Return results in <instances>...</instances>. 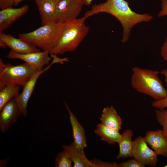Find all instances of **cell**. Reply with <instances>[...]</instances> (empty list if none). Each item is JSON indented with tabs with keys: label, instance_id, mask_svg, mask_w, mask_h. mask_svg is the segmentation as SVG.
Returning <instances> with one entry per match:
<instances>
[{
	"label": "cell",
	"instance_id": "cell-1",
	"mask_svg": "<svg viewBox=\"0 0 167 167\" xmlns=\"http://www.w3.org/2000/svg\"><path fill=\"white\" fill-rule=\"evenodd\" d=\"M101 13L110 14L120 22L123 28L121 42L127 41L131 32L134 26L141 22L152 20L153 17L148 14L137 13L131 10L128 2L125 0H107L104 2L92 5L91 10L87 11L84 17L86 19L94 15Z\"/></svg>",
	"mask_w": 167,
	"mask_h": 167
},
{
	"label": "cell",
	"instance_id": "cell-2",
	"mask_svg": "<svg viewBox=\"0 0 167 167\" xmlns=\"http://www.w3.org/2000/svg\"><path fill=\"white\" fill-rule=\"evenodd\" d=\"M157 71L135 66L132 68L131 84L138 92L150 96L154 101L167 96V91L159 76Z\"/></svg>",
	"mask_w": 167,
	"mask_h": 167
},
{
	"label": "cell",
	"instance_id": "cell-3",
	"mask_svg": "<svg viewBox=\"0 0 167 167\" xmlns=\"http://www.w3.org/2000/svg\"><path fill=\"white\" fill-rule=\"evenodd\" d=\"M86 19L84 16L63 23L60 39L49 52V54H63L75 50L89 31V27L85 24Z\"/></svg>",
	"mask_w": 167,
	"mask_h": 167
},
{
	"label": "cell",
	"instance_id": "cell-4",
	"mask_svg": "<svg viewBox=\"0 0 167 167\" xmlns=\"http://www.w3.org/2000/svg\"><path fill=\"white\" fill-rule=\"evenodd\" d=\"M62 24L53 21L31 32L20 33L18 37L43 51L49 52L60 39Z\"/></svg>",
	"mask_w": 167,
	"mask_h": 167
},
{
	"label": "cell",
	"instance_id": "cell-5",
	"mask_svg": "<svg viewBox=\"0 0 167 167\" xmlns=\"http://www.w3.org/2000/svg\"><path fill=\"white\" fill-rule=\"evenodd\" d=\"M39 71L26 62L15 66L6 64L0 59V89L8 85L22 87Z\"/></svg>",
	"mask_w": 167,
	"mask_h": 167
},
{
	"label": "cell",
	"instance_id": "cell-6",
	"mask_svg": "<svg viewBox=\"0 0 167 167\" xmlns=\"http://www.w3.org/2000/svg\"><path fill=\"white\" fill-rule=\"evenodd\" d=\"M52 57L53 60L51 63L45 68L36 73L23 87V90L21 93L14 98L21 114L24 116H26L27 115V108L28 103L39 77L42 74L49 69L54 64L56 63L63 64L64 63V59L63 58H59L55 55H52Z\"/></svg>",
	"mask_w": 167,
	"mask_h": 167
},
{
	"label": "cell",
	"instance_id": "cell-7",
	"mask_svg": "<svg viewBox=\"0 0 167 167\" xmlns=\"http://www.w3.org/2000/svg\"><path fill=\"white\" fill-rule=\"evenodd\" d=\"M148 144L144 137H137L133 141L132 158L145 166H156L158 163V155Z\"/></svg>",
	"mask_w": 167,
	"mask_h": 167
},
{
	"label": "cell",
	"instance_id": "cell-8",
	"mask_svg": "<svg viewBox=\"0 0 167 167\" xmlns=\"http://www.w3.org/2000/svg\"><path fill=\"white\" fill-rule=\"evenodd\" d=\"M84 5L81 0H59L54 21L63 23L77 19Z\"/></svg>",
	"mask_w": 167,
	"mask_h": 167
},
{
	"label": "cell",
	"instance_id": "cell-9",
	"mask_svg": "<svg viewBox=\"0 0 167 167\" xmlns=\"http://www.w3.org/2000/svg\"><path fill=\"white\" fill-rule=\"evenodd\" d=\"M48 51H43L25 54L16 53L11 50L6 55V57L10 59H17L21 60L38 70L43 69L44 66L48 65L52 58L49 55Z\"/></svg>",
	"mask_w": 167,
	"mask_h": 167
},
{
	"label": "cell",
	"instance_id": "cell-10",
	"mask_svg": "<svg viewBox=\"0 0 167 167\" xmlns=\"http://www.w3.org/2000/svg\"><path fill=\"white\" fill-rule=\"evenodd\" d=\"M0 111V129L4 133L17 121L21 113L14 98L6 103Z\"/></svg>",
	"mask_w": 167,
	"mask_h": 167
},
{
	"label": "cell",
	"instance_id": "cell-11",
	"mask_svg": "<svg viewBox=\"0 0 167 167\" xmlns=\"http://www.w3.org/2000/svg\"><path fill=\"white\" fill-rule=\"evenodd\" d=\"M0 41L4 43L11 50L18 53L25 54L41 51L40 49L28 42L2 32H0Z\"/></svg>",
	"mask_w": 167,
	"mask_h": 167
},
{
	"label": "cell",
	"instance_id": "cell-12",
	"mask_svg": "<svg viewBox=\"0 0 167 167\" xmlns=\"http://www.w3.org/2000/svg\"><path fill=\"white\" fill-rule=\"evenodd\" d=\"M144 138L148 144L158 155L167 157V138L162 130L148 131Z\"/></svg>",
	"mask_w": 167,
	"mask_h": 167
},
{
	"label": "cell",
	"instance_id": "cell-13",
	"mask_svg": "<svg viewBox=\"0 0 167 167\" xmlns=\"http://www.w3.org/2000/svg\"><path fill=\"white\" fill-rule=\"evenodd\" d=\"M29 8L25 4L18 8H8L0 11V32H2L14 22L25 15Z\"/></svg>",
	"mask_w": 167,
	"mask_h": 167
},
{
	"label": "cell",
	"instance_id": "cell-14",
	"mask_svg": "<svg viewBox=\"0 0 167 167\" xmlns=\"http://www.w3.org/2000/svg\"><path fill=\"white\" fill-rule=\"evenodd\" d=\"M64 104L69 114V118L72 131L73 143L76 148L81 152L87 146L86 139L84 128L73 113L70 110L66 102Z\"/></svg>",
	"mask_w": 167,
	"mask_h": 167
},
{
	"label": "cell",
	"instance_id": "cell-15",
	"mask_svg": "<svg viewBox=\"0 0 167 167\" xmlns=\"http://www.w3.org/2000/svg\"><path fill=\"white\" fill-rule=\"evenodd\" d=\"M37 7L43 25L54 21L57 5L59 0H34Z\"/></svg>",
	"mask_w": 167,
	"mask_h": 167
},
{
	"label": "cell",
	"instance_id": "cell-16",
	"mask_svg": "<svg viewBox=\"0 0 167 167\" xmlns=\"http://www.w3.org/2000/svg\"><path fill=\"white\" fill-rule=\"evenodd\" d=\"M100 119L101 123L105 126L119 131L122 129V118L112 105L103 108Z\"/></svg>",
	"mask_w": 167,
	"mask_h": 167
},
{
	"label": "cell",
	"instance_id": "cell-17",
	"mask_svg": "<svg viewBox=\"0 0 167 167\" xmlns=\"http://www.w3.org/2000/svg\"><path fill=\"white\" fill-rule=\"evenodd\" d=\"M74 163V167H94L91 161L89 160L84 152L78 150L73 142L70 145L62 146Z\"/></svg>",
	"mask_w": 167,
	"mask_h": 167
},
{
	"label": "cell",
	"instance_id": "cell-18",
	"mask_svg": "<svg viewBox=\"0 0 167 167\" xmlns=\"http://www.w3.org/2000/svg\"><path fill=\"white\" fill-rule=\"evenodd\" d=\"M134 135L132 130L127 129L121 134V139L118 143L119 147V152L116 159L132 158L133 141L132 137Z\"/></svg>",
	"mask_w": 167,
	"mask_h": 167
},
{
	"label": "cell",
	"instance_id": "cell-19",
	"mask_svg": "<svg viewBox=\"0 0 167 167\" xmlns=\"http://www.w3.org/2000/svg\"><path fill=\"white\" fill-rule=\"evenodd\" d=\"M94 132L100 137L101 140L104 141L111 145L118 143L121 137V134L119 131L105 126L101 123L97 125Z\"/></svg>",
	"mask_w": 167,
	"mask_h": 167
},
{
	"label": "cell",
	"instance_id": "cell-20",
	"mask_svg": "<svg viewBox=\"0 0 167 167\" xmlns=\"http://www.w3.org/2000/svg\"><path fill=\"white\" fill-rule=\"evenodd\" d=\"M19 90L18 85H8L0 89V110L6 103L18 95Z\"/></svg>",
	"mask_w": 167,
	"mask_h": 167
},
{
	"label": "cell",
	"instance_id": "cell-21",
	"mask_svg": "<svg viewBox=\"0 0 167 167\" xmlns=\"http://www.w3.org/2000/svg\"><path fill=\"white\" fill-rule=\"evenodd\" d=\"M72 161L67 153L63 150L57 155L55 159V166L57 167H71Z\"/></svg>",
	"mask_w": 167,
	"mask_h": 167
},
{
	"label": "cell",
	"instance_id": "cell-22",
	"mask_svg": "<svg viewBox=\"0 0 167 167\" xmlns=\"http://www.w3.org/2000/svg\"><path fill=\"white\" fill-rule=\"evenodd\" d=\"M156 119L162 126V131L167 138V112L165 109H157L155 111Z\"/></svg>",
	"mask_w": 167,
	"mask_h": 167
},
{
	"label": "cell",
	"instance_id": "cell-23",
	"mask_svg": "<svg viewBox=\"0 0 167 167\" xmlns=\"http://www.w3.org/2000/svg\"><path fill=\"white\" fill-rule=\"evenodd\" d=\"M160 74L165 77V82L167 84V68L159 72ZM152 106L157 109H165L167 108V96L164 99L159 101H154L152 103Z\"/></svg>",
	"mask_w": 167,
	"mask_h": 167
},
{
	"label": "cell",
	"instance_id": "cell-24",
	"mask_svg": "<svg viewBox=\"0 0 167 167\" xmlns=\"http://www.w3.org/2000/svg\"><path fill=\"white\" fill-rule=\"evenodd\" d=\"M94 167H118V164L115 162H105L98 160H91Z\"/></svg>",
	"mask_w": 167,
	"mask_h": 167
},
{
	"label": "cell",
	"instance_id": "cell-25",
	"mask_svg": "<svg viewBox=\"0 0 167 167\" xmlns=\"http://www.w3.org/2000/svg\"><path fill=\"white\" fill-rule=\"evenodd\" d=\"M120 167H144L145 166L141 164L137 160L130 159L127 161L121 162L118 164Z\"/></svg>",
	"mask_w": 167,
	"mask_h": 167
},
{
	"label": "cell",
	"instance_id": "cell-26",
	"mask_svg": "<svg viewBox=\"0 0 167 167\" xmlns=\"http://www.w3.org/2000/svg\"><path fill=\"white\" fill-rule=\"evenodd\" d=\"M14 6V0H0V9L2 10L12 7Z\"/></svg>",
	"mask_w": 167,
	"mask_h": 167
},
{
	"label": "cell",
	"instance_id": "cell-27",
	"mask_svg": "<svg viewBox=\"0 0 167 167\" xmlns=\"http://www.w3.org/2000/svg\"><path fill=\"white\" fill-rule=\"evenodd\" d=\"M161 1V10L158 13V17L167 15V0H160Z\"/></svg>",
	"mask_w": 167,
	"mask_h": 167
},
{
	"label": "cell",
	"instance_id": "cell-28",
	"mask_svg": "<svg viewBox=\"0 0 167 167\" xmlns=\"http://www.w3.org/2000/svg\"><path fill=\"white\" fill-rule=\"evenodd\" d=\"M161 54L163 59L167 62V37L161 47Z\"/></svg>",
	"mask_w": 167,
	"mask_h": 167
},
{
	"label": "cell",
	"instance_id": "cell-29",
	"mask_svg": "<svg viewBox=\"0 0 167 167\" xmlns=\"http://www.w3.org/2000/svg\"><path fill=\"white\" fill-rule=\"evenodd\" d=\"M83 3L84 5L87 6H89L93 0H81Z\"/></svg>",
	"mask_w": 167,
	"mask_h": 167
},
{
	"label": "cell",
	"instance_id": "cell-30",
	"mask_svg": "<svg viewBox=\"0 0 167 167\" xmlns=\"http://www.w3.org/2000/svg\"><path fill=\"white\" fill-rule=\"evenodd\" d=\"M25 0H14V6H16L21 2Z\"/></svg>",
	"mask_w": 167,
	"mask_h": 167
},
{
	"label": "cell",
	"instance_id": "cell-31",
	"mask_svg": "<svg viewBox=\"0 0 167 167\" xmlns=\"http://www.w3.org/2000/svg\"><path fill=\"white\" fill-rule=\"evenodd\" d=\"M0 46L1 48H4L6 47V45L4 43L0 41Z\"/></svg>",
	"mask_w": 167,
	"mask_h": 167
},
{
	"label": "cell",
	"instance_id": "cell-32",
	"mask_svg": "<svg viewBox=\"0 0 167 167\" xmlns=\"http://www.w3.org/2000/svg\"><path fill=\"white\" fill-rule=\"evenodd\" d=\"M165 110L167 112V108L165 109Z\"/></svg>",
	"mask_w": 167,
	"mask_h": 167
}]
</instances>
